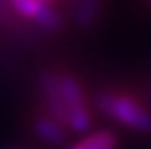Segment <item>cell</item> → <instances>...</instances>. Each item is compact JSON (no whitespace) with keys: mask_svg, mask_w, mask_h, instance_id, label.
<instances>
[{"mask_svg":"<svg viewBox=\"0 0 151 149\" xmlns=\"http://www.w3.org/2000/svg\"><path fill=\"white\" fill-rule=\"evenodd\" d=\"M97 14V2L96 0H80L75 7V19L83 24V26H89L94 23Z\"/></svg>","mask_w":151,"mask_h":149,"instance_id":"7","label":"cell"},{"mask_svg":"<svg viewBox=\"0 0 151 149\" xmlns=\"http://www.w3.org/2000/svg\"><path fill=\"white\" fill-rule=\"evenodd\" d=\"M35 132L42 140H45L52 146H61V144H64L68 140V135L64 132V128L61 127L59 121L54 118L38 120L37 125H35Z\"/></svg>","mask_w":151,"mask_h":149,"instance_id":"5","label":"cell"},{"mask_svg":"<svg viewBox=\"0 0 151 149\" xmlns=\"http://www.w3.org/2000/svg\"><path fill=\"white\" fill-rule=\"evenodd\" d=\"M38 83H40L44 101H45L52 118L58 120L59 123H66V104L63 99V92H61L59 76L50 73V71H45L40 74Z\"/></svg>","mask_w":151,"mask_h":149,"instance_id":"3","label":"cell"},{"mask_svg":"<svg viewBox=\"0 0 151 149\" xmlns=\"http://www.w3.org/2000/svg\"><path fill=\"white\" fill-rule=\"evenodd\" d=\"M96 104L104 115L118 120L123 125L139 132H151V115L136 101L123 95L101 94L96 99Z\"/></svg>","mask_w":151,"mask_h":149,"instance_id":"1","label":"cell"},{"mask_svg":"<svg viewBox=\"0 0 151 149\" xmlns=\"http://www.w3.org/2000/svg\"><path fill=\"white\" fill-rule=\"evenodd\" d=\"M42 2H47V0H42Z\"/></svg>","mask_w":151,"mask_h":149,"instance_id":"8","label":"cell"},{"mask_svg":"<svg viewBox=\"0 0 151 149\" xmlns=\"http://www.w3.org/2000/svg\"><path fill=\"white\" fill-rule=\"evenodd\" d=\"M115 146H116V140L109 132H97L87 137L85 140H82L73 149H115Z\"/></svg>","mask_w":151,"mask_h":149,"instance_id":"6","label":"cell"},{"mask_svg":"<svg viewBox=\"0 0 151 149\" xmlns=\"http://www.w3.org/2000/svg\"><path fill=\"white\" fill-rule=\"evenodd\" d=\"M12 5L19 14L24 17H30L38 21L40 26H44L45 30H56L59 28L61 19L50 7H47L45 2L42 0H12Z\"/></svg>","mask_w":151,"mask_h":149,"instance_id":"4","label":"cell"},{"mask_svg":"<svg viewBox=\"0 0 151 149\" xmlns=\"http://www.w3.org/2000/svg\"><path fill=\"white\" fill-rule=\"evenodd\" d=\"M61 92L66 104V125L78 134H83L91 128V116L83 102V94L73 76H59Z\"/></svg>","mask_w":151,"mask_h":149,"instance_id":"2","label":"cell"}]
</instances>
